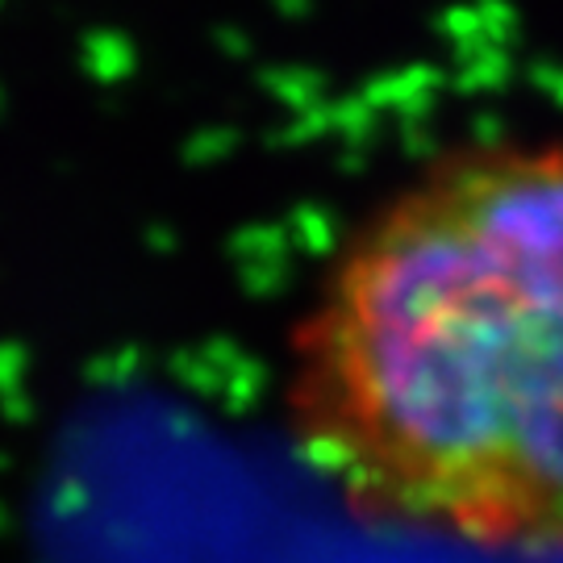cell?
I'll list each match as a JSON object with an SVG mask.
<instances>
[{
  "mask_svg": "<svg viewBox=\"0 0 563 563\" xmlns=\"http://www.w3.org/2000/svg\"><path fill=\"white\" fill-rule=\"evenodd\" d=\"M288 413L355 505L563 547V142L443 151L342 251Z\"/></svg>",
  "mask_w": 563,
  "mask_h": 563,
  "instance_id": "1",
  "label": "cell"
},
{
  "mask_svg": "<svg viewBox=\"0 0 563 563\" xmlns=\"http://www.w3.org/2000/svg\"><path fill=\"white\" fill-rule=\"evenodd\" d=\"M80 63L92 80L113 88V84H125L139 71V51L121 30H92L80 42Z\"/></svg>",
  "mask_w": 563,
  "mask_h": 563,
  "instance_id": "2",
  "label": "cell"
},
{
  "mask_svg": "<svg viewBox=\"0 0 563 563\" xmlns=\"http://www.w3.org/2000/svg\"><path fill=\"white\" fill-rule=\"evenodd\" d=\"M0 109H4V92H0Z\"/></svg>",
  "mask_w": 563,
  "mask_h": 563,
  "instance_id": "3",
  "label": "cell"
}]
</instances>
